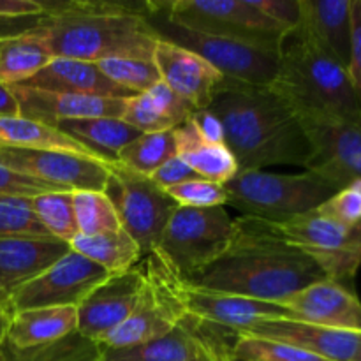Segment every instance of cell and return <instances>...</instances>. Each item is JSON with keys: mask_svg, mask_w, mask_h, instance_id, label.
Returning <instances> with one entry per match:
<instances>
[{"mask_svg": "<svg viewBox=\"0 0 361 361\" xmlns=\"http://www.w3.org/2000/svg\"><path fill=\"white\" fill-rule=\"evenodd\" d=\"M20 115L18 101L13 90L7 85L0 83V116H16Z\"/></svg>", "mask_w": 361, "mask_h": 361, "instance_id": "obj_49", "label": "cell"}, {"mask_svg": "<svg viewBox=\"0 0 361 361\" xmlns=\"http://www.w3.org/2000/svg\"><path fill=\"white\" fill-rule=\"evenodd\" d=\"M180 295H182L187 316L203 324L226 328L231 334L261 319L286 317V309L279 303L190 288L183 281L180 286Z\"/></svg>", "mask_w": 361, "mask_h": 361, "instance_id": "obj_19", "label": "cell"}, {"mask_svg": "<svg viewBox=\"0 0 361 361\" xmlns=\"http://www.w3.org/2000/svg\"><path fill=\"white\" fill-rule=\"evenodd\" d=\"M252 4L289 34L298 28L300 0H252Z\"/></svg>", "mask_w": 361, "mask_h": 361, "instance_id": "obj_42", "label": "cell"}, {"mask_svg": "<svg viewBox=\"0 0 361 361\" xmlns=\"http://www.w3.org/2000/svg\"><path fill=\"white\" fill-rule=\"evenodd\" d=\"M316 212L331 221L341 222V224H358L361 222V180L342 187L330 200L316 208Z\"/></svg>", "mask_w": 361, "mask_h": 361, "instance_id": "obj_40", "label": "cell"}, {"mask_svg": "<svg viewBox=\"0 0 361 361\" xmlns=\"http://www.w3.org/2000/svg\"><path fill=\"white\" fill-rule=\"evenodd\" d=\"M235 361H236V360H235Z\"/></svg>", "mask_w": 361, "mask_h": 361, "instance_id": "obj_54", "label": "cell"}, {"mask_svg": "<svg viewBox=\"0 0 361 361\" xmlns=\"http://www.w3.org/2000/svg\"><path fill=\"white\" fill-rule=\"evenodd\" d=\"M37 27L59 59L101 62L108 59L154 60L159 37L148 23L150 2L48 0Z\"/></svg>", "mask_w": 361, "mask_h": 361, "instance_id": "obj_2", "label": "cell"}, {"mask_svg": "<svg viewBox=\"0 0 361 361\" xmlns=\"http://www.w3.org/2000/svg\"><path fill=\"white\" fill-rule=\"evenodd\" d=\"M55 59L37 28L0 39V83L21 85Z\"/></svg>", "mask_w": 361, "mask_h": 361, "instance_id": "obj_29", "label": "cell"}, {"mask_svg": "<svg viewBox=\"0 0 361 361\" xmlns=\"http://www.w3.org/2000/svg\"><path fill=\"white\" fill-rule=\"evenodd\" d=\"M30 204L35 219L53 238L69 243L78 235L73 192L66 190L42 192L32 197Z\"/></svg>", "mask_w": 361, "mask_h": 361, "instance_id": "obj_34", "label": "cell"}, {"mask_svg": "<svg viewBox=\"0 0 361 361\" xmlns=\"http://www.w3.org/2000/svg\"><path fill=\"white\" fill-rule=\"evenodd\" d=\"M192 111L194 109L185 101L161 81L150 90L126 99L122 120L141 134L162 133L175 130Z\"/></svg>", "mask_w": 361, "mask_h": 361, "instance_id": "obj_25", "label": "cell"}, {"mask_svg": "<svg viewBox=\"0 0 361 361\" xmlns=\"http://www.w3.org/2000/svg\"><path fill=\"white\" fill-rule=\"evenodd\" d=\"M312 147L305 169L338 189L361 180V116L355 120H300Z\"/></svg>", "mask_w": 361, "mask_h": 361, "instance_id": "obj_14", "label": "cell"}, {"mask_svg": "<svg viewBox=\"0 0 361 361\" xmlns=\"http://www.w3.org/2000/svg\"><path fill=\"white\" fill-rule=\"evenodd\" d=\"M233 219L224 207H178L166 224L155 252L182 281L210 267L231 242Z\"/></svg>", "mask_w": 361, "mask_h": 361, "instance_id": "obj_8", "label": "cell"}, {"mask_svg": "<svg viewBox=\"0 0 361 361\" xmlns=\"http://www.w3.org/2000/svg\"><path fill=\"white\" fill-rule=\"evenodd\" d=\"M161 81L192 109H207L224 76L214 66L173 42L159 39L154 51Z\"/></svg>", "mask_w": 361, "mask_h": 361, "instance_id": "obj_18", "label": "cell"}, {"mask_svg": "<svg viewBox=\"0 0 361 361\" xmlns=\"http://www.w3.org/2000/svg\"><path fill=\"white\" fill-rule=\"evenodd\" d=\"M56 129L88 148L106 164L115 162L123 147L141 134L122 118L63 120L56 126Z\"/></svg>", "mask_w": 361, "mask_h": 361, "instance_id": "obj_28", "label": "cell"}, {"mask_svg": "<svg viewBox=\"0 0 361 361\" xmlns=\"http://www.w3.org/2000/svg\"><path fill=\"white\" fill-rule=\"evenodd\" d=\"M210 109L222 123L224 145L240 169L293 164L307 168L312 147L298 116L270 87L224 78Z\"/></svg>", "mask_w": 361, "mask_h": 361, "instance_id": "obj_3", "label": "cell"}, {"mask_svg": "<svg viewBox=\"0 0 361 361\" xmlns=\"http://www.w3.org/2000/svg\"><path fill=\"white\" fill-rule=\"evenodd\" d=\"M233 338L231 355L236 361H330L282 342L245 335H233Z\"/></svg>", "mask_w": 361, "mask_h": 361, "instance_id": "obj_37", "label": "cell"}, {"mask_svg": "<svg viewBox=\"0 0 361 361\" xmlns=\"http://www.w3.org/2000/svg\"><path fill=\"white\" fill-rule=\"evenodd\" d=\"M286 319L342 331H361V302L348 286L321 281L279 303Z\"/></svg>", "mask_w": 361, "mask_h": 361, "instance_id": "obj_16", "label": "cell"}, {"mask_svg": "<svg viewBox=\"0 0 361 361\" xmlns=\"http://www.w3.org/2000/svg\"><path fill=\"white\" fill-rule=\"evenodd\" d=\"M171 23L187 30L281 51L289 32L254 7L252 0H175L157 2Z\"/></svg>", "mask_w": 361, "mask_h": 361, "instance_id": "obj_6", "label": "cell"}, {"mask_svg": "<svg viewBox=\"0 0 361 361\" xmlns=\"http://www.w3.org/2000/svg\"><path fill=\"white\" fill-rule=\"evenodd\" d=\"M321 281L326 275L312 257L289 245L268 222L242 215L233 221L224 254L183 282L207 291L282 303Z\"/></svg>", "mask_w": 361, "mask_h": 361, "instance_id": "obj_1", "label": "cell"}, {"mask_svg": "<svg viewBox=\"0 0 361 361\" xmlns=\"http://www.w3.org/2000/svg\"><path fill=\"white\" fill-rule=\"evenodd\" d=\"M30 200L0 196V238H14V236L53 238L35 219Z\"/></svg>", "mask_w": 361, "mask_h": 361, "instance_id": "obj_38", "label": "cell"}, {"mask_svg": "<svg viewBox=\"0 0 361 361\" xmlns=\"http://www.w3.org/2000/svg\"><path fill=\"white\" fill-rule=\"evenodd\" d=\"M289 245L312 257L326 279L351 286L361 267V222L345 226L316 210L271 224Z\"/></svg>", "mask_w": 361, "mask_h": 361, "instance_id": "obj_11", "label": "cell"}, {"mask_svg": "<svg viewBox=\"0 0 361 361\" xmlns=\"http://www.w3.org/2000/svg\"><path fill=\"white\" fill-rule=\"evenodd\" d=\"M145 282L133 314L101 342L102 348H126L155 341L171 334L187 317L180 286L182 279L159 256L147 254L143 259Z\"/></svg>", "mask_w": 361, "mask_h": 361, "instance_id": "obj_7", "label": "cell"}, {"mask_svg": "<svg viewBox=\"0 0 361 361\" xmlns=\"http://www.w3.org/2000/svg\"><path fill=\"white\" fill-rule=\"evenodd\" d=\"M41 16H27V18H0V39L13 37V35L25 34L28 30H34L41 25Z\"/></svg>", "mask_w": 361, "mask_h": 361, "instance_id": "obj_48", "label": "cell"}, {"mask_svg": "<svg viewBox=\"0 0 361 361\" xmlns=\"http://www.w3.org/2000/svg\"><path fill=\"white\" fill-rule=\"evenodd\" d=\"M150 178L155 185H159L161 189L166 190L173 185H178V183L197 180L200 176L196 175V171H194L185 161H182L178 155H175V157H171L169 161H166L161 168L155 169L150 175Z\"/></svg>", "mask_w": 361, "mask_h": 361, "instance_id": "obj_44", "label": "cell"}, {"mask_svg": "<svg viewBox=\"0 0 361 361\" xmlns=\"http://www.w3.org/2000/svg\"><path fill=\"white\" fill-rule=\"evenodd\" d=\"M271 90L298 120H355L361 104L348 69L298 32L284 39Z\"/></svg>", "mask_w": 361, "mask_h": 361, "instance_id": "obj_4", "label": "cell"}, {"mask_svg": "<svg viewBox=\"0 0 361 361\" xmlns=\"http://www.w3.org/2000/svg\"><path fill=\"white\" fill-rule=\"evenodd\" d=\"M69 245L71 250L101 267L102 270L108 271V275L130 270L143 257L140 245L123 229L94 236L76 235Z\"/></svg>", "mask_w": 361, "mask_h": 361, "instance_id": "obj_31", "label": "cell"}, {"mask_svg": "<svg viewBox=\"0 0 361 361\" xmlns=\"http://www.w3.org/2000/svg\"><path fill=\"white\" fill-rule=\"evenodd\" d=\"M95 63L109 81L133 94H143L161 83V74L154 60L108 59Z\"/></svg>", "mask_w": 361, "mask_h": 361, "instance_id": "obj_36", "label": "cell"}, {"mask_svg": "<svg viewBox=\"0 0 361 361\" xmlns=\"http://www.w3.org/2000/svg\"><path fill=\"white\" fill-rule=\"evenodd\" d=\"M102 345L80 331L67 335L48 345L16 349L6 344L0 349V361H99Z\"/></svg>", "mask_w": 361, "mask_h": 361, "instance_id": "obj_32", "label": "cell"}, {"mask_svg": "<svg viewBox=\"0 0 361 361\" xmlns=\"http://www.w3.org/2000/svg\"><path fill=\"white\" fill-rule=\"evenodd\" d=\"M78 331L76 307H41L11 314L7 344L16 349L48 345Z\"/></svg>", "mask_w": 361, "mask_h": 361, "instance_id": "obj_26", "label": "cell"}, {"mask_svg": "<svg viewBox=\"0 0 361 361\" xmlns=\"http://www.w3.org/2000/svg\"><path fill=\"white\" fill-rule=\"evenodd\" d=\"M99 361H208L201 323L187 316L171 334L126 348H102Z\"/></svg>", "mask_w": 361, "mask_h": 361, "instance_id": "obj_24", "label": "cell"}, {"mask_svg": "<svg viewBox=\"0 0 361 361\" xmlns=\"http://www.w3.org/2000/svg\"><path fill=\"white\" fill-rule=\"evenodd\" d=\"M224 189L228 194L226 204L242 212L243 217L271 224L314 212L341 190L310 169L296 175L240 169L224 183Z\"/></svg>", "mask_w": 361, "mask_h": 361, "instance_id": "obj_5", "label": "cell"}, {"mask_svg": "<svg viewBox=\"0 0 361 361\" xmlns=\"http://www.w3.org/2000/svg\"><path fill=\"white\" fill-rule=\"evenodd\" d=\"M176 155V141L173 130L140 134L120 152L116 161L145 176H150L166 161Z\"/></svg>", "mask_w": 361, "mask_h": 361, "instance_id": "obj_33", "label": "cell"}, {"mask_svg": "<svg viewBox=\"0 0 361 361\" xmlns=\"http://www.w3.org/2000/svg\"><path fill=\"white\" fill-rule=\"evenodd\" d=\"M224 361H235V358H233L231 355V344H229V348L226 349V355H224Z\"/></svg>", "mask_w": 361, "mask_h": 361, "instance_id": "obj_52", "label": "cell"}, {"mask_svg": "<svg viewBox=\"0 0 361 361\" xmlns=\"http://www.w3.org/2000/svg\"><path fill=\"white\" fill-rule=\"evenodd\" d=\"M20 108V116L56 127L63 120L122 118L126 99L94 97V95L60 94L35 88L11 87Z\"/></svg>", "mask_w": 361, "mask_h": 361, "instance_id": "obj_20", "label": "cell"}, {"mask_svg": "<svg viewBox=\"0 0 361 361\" xmlns=\"http://www.w3.org/2000/svg\"><path fill=\"white\" fill-rule=\"evenodd\" d=\"M73 201L78 235L94 236L122 229L115 208L104 192L78 190V192H73Z\"/></svg>", "mask_w": 361, "mask_h": 361, "instance_id": "obj_35", "label": "cell"}, {"mask_svg": "<svg viewBox=\"0 0 361 361\" xmlns=\"http://www.w3.org/2000/svg\"><path fill=\"white\" fill-rule=\"evenodd\" d=\"M11 309L7 307L0 305V349L2 345L6 344L7 341V331H9V324H11Z\"/></svg>", "mask_w": 361, "mask_h": 361, "instance_id": "obj_50", "label": "cell"}, {"mask_svg": "<svg viewBox=\"0 0 361 361\" xmlns=\"http://www.w3.org/2000/svg\"><path fill=\"white\" fill-rule=\"evenodd\" d=\"M71 250L67 242L39 236L0 238V286L13 295Z\"/></svg>", "mask_w": 361, "mask_h": 361, "instance_id": "obj_22", "label": "cell"}, {"mask_svg": "<svg viewBox=\"0 0 361 361\" xmlns=\"http://www.w3.org/2000/svg\"><path fill=\"white\" fill-rule=\"evenodd\" d=\"M0 164L66 192H102L108 178L106 162L62 150L0 148Z\"/></svg>", "mask_w": 361, "mask_h": 361, "instance_id": "obj_13", "label": "cell"}, {"mask_svg": "<svg viewBox=\"0 0 361 361\" xmlns=\"http://www.w3.org/2000/svg\"><path fill=\"white\" fill-rule=\"evenodd\" d=\"M51 190L55 189L0 164V196L30 200V197L39 196L42 192H51Z\"/></svg>", "mask_w": 361, "mask_h": 361, "instance_id": "obj_41", "label": "cell"}, {"mask_svg": "<svg viewBox=\"0 0 361 361\" xmlns=\"http://www.w3.org/2000/svg\"><path fill=\"white\" fill-rule=\"evenodd\" d=\"M298 34L348 69L351 53V0H300Z\"/></svg>", "mask_w": 361, "mask_h": 361, "instance_id": "obj_21", "label": "cell"}, {"mask_svg": "<svg viewBox=\"0 0 361 361\" xmlns=\"http://www.w3.org/2000/svg\"><path fill=\"white\" fill-rule=\"evenodd\" d=\"M201 337H203L208 361H224L226 349L229 348V342L222 338L219 328L201 323Z\"/></svg>", "mask_w": 361, "mask_h": 361, "instance_id": "obj_46", "label": "cell"}, {"mask_svg": "<svg viewBox=\"0 0 361 361\" xmlns=\"http://www.w3.org/2000/svg\"><path fill=\"white\" fill-rule=\"evenodd\" d=\"M102 192L111 201L123 231L140 245L141 252H155L166 224L178 204L164 189L118 161L108 164Z\"/></svg>", "mask_w": 361, "mask_h": 361, "instance_id": "obj_10", "label": "cell"}, {"mask_svg": "<svg viewBox=\"0 0 361 361\" xmlns=\"http://www.w3.org/2000/svg\"><path fill=\"white\" fill-rule=\"evenodd\" d=\"M0 148H25V150H62L85 157L99 159L88 148L63 134L56 127L25 118V116H0ZM101 161V159H99Z\"/></svg>", "mask_w": 361, "mask_h": 361, "instance_id": "obj_30", "label": "cell"}, {"mask_svg": "<svg viewBox=\"0 0 361 361\" xmlns=\"http://www.w3.org/2000/svg\"><path fill=\"white\" fill-rule=\"evenodd\" d=\"M189 118L197 127V130H200L201 137L204 141L214 145H224V129H222V123L210 109H194Z\"/></svg>", "mask_w": 361, "mask_h": 361, "instance_id": "obj_45", "label": "cell"}, {"mask_svg": "<svg viewBox=\"0 0 361 361\" xmlns=\"http://www.w3.org/2000/svg\"><path fill=\"white\" fill-rule=\"evenodd\" d=\"M353 361H361V344H360L358 351H356V355H355V358H353Z\"/></svg>", "mask_w": 361, "mask_h": 361, "instance_id": "obj_53", "label": "cell"}, {"mask_svg": "<svg viewBox=\"0 0 361 361\" xmlns=\"http://www.w3.org/2000/svg\"><path fill=\"white\" fill-rule=\"evenodd\" d=\"M233 335L282 342L330 361H353L361 344V331L330 330L286 317L261 319L250 326L233 331Z\"/></svg>", "mask_w": 361, "mask_h": 361, "instance_id": "obj_17", "label": "cell"}, {"mask_svg": "<svg viewBox=\"0 0 361 361\" xmlns=\"http://www.w3.org/2000/svg\"><path fill=\"white\" fill-rule=\"evenodd\" d=\"M145 282L143 261L122 274L109 275L78 309V331L101 344L133 314Z\"/></svg>", "mask_w": 361, "mask_h": 361, "instance_id": "obj_15", "label": "cell"}, {"mask_svg": "<svg viewBox=\"0 0 361 361\" xmlns=\"http://www.w3.org/2000/svg\"><path fill=\"white\" fill-rule=\"evenodd\" d=\"M176 155L196 171L200 178L224 185L240 171L238 162L226 145L208 143L190 118L173 130Z\"/></svg>", "mask_w": 361, "mask_h": 361, "instance_id": "obj_27", "label": "cell"}, {"mask_svg": "<svg viewBox=\"0 0 361 361\" xmlns=\"http://www.w3.org/2000/svg\"><path fill=\"white\" fill-rule=\"evenodd\" d=\"M108 277V271L101 267L69 250L39 277L11 295V312L41 307H78Z\"/></svg>", "mask_w": 361, "mask_h": 361, "instance_id": "obj_12", "label": "cell"}, {"mask_svg": "<svg viewBox=\"0 0 361 361\" xmlns=\"http://www.w3.org/2000/svg\"><path fill=\"white\" fill-rule=\"evenodd\" d=\"M0 305L2 307H7V309H11V303H9V295H7L6 291H4V288L0 286Z\"/></svg>", "mask_w": 361, "mask_h": 361, "instance_id": "obj_51", "label": "cell"}, {"mask_svg": "<svg viewBox=\"0 0 361 361\" xmlns=\"http://www.w3.org/2000/svg\"><path fill=\"white\" fill-rule=\"evenodd\" d=\"M168 196L175 201L178 207L185 208H214L224 207L228 201L224 185L208 182V180L197 178L190 182L178 183L166 189Z\"/></svg>", "mask_w": 361, "mask_h": 361, "instance_id": "obj_39", "label": "cell"}, {"mask_svg": "<svg viewBox=\"0 0 361 361\" xmlns=\"http://www.w3.org/2000/svg\"><path fill=\"white\" fill-rule=\"evenodd\" d=\"M147 20L159 39L194 51L228 80L270 87L277 76L279 51L256 48L245 42L231 41V39L217 37V35L187 30L171 23L159 9L157 2H150V14Z\"/></svg>", "mask_w": 361, "mask_h": 361, "instance_id": "obj_9", "label": "cell"}, {"mask_svg": "<svg viewBox=\"0 0 361 361\" xmlns=\"http://www.w3.org/2000/svg\"><path fill=\"white\" fill-rule=\"evenodd\" d=\"M44 14L39 0H0V18H27Z\"/></svg>", "mask_w": 361, "mask_h": 361, "instance_id": "obj_47", "label": "cell"}, {"mask_svg": "<svg viewBox=\"0 0 361 361\" xmlns=\"http://www.w3.org/2000/svg\"><path fill=\"white\" fill-rule=\"evenodd\" d=\"M348 74L361 104V0H351V53Z\"/></svg>", "mask_w": 361, "mask_h": 361, "instance_id": "obj_43", "label": "cell"}, {"mask_svg": "<svg viewBox=\"0 0 361 361\" xmlns=\"http://www.w3.org/2000/svg\"><path fill=\"white\" fill-rule=\"evenodd\" d=\"M18 87L108 99H129L136 95L109 81L101 73L97 63L85 62V60L59 59V56H55L44 69H41L35 76Z\"/></svg>", "mask_w": 361, "mask_h": 361, "instance_id": "obj_23", "label": "cell"}]
</instances>
